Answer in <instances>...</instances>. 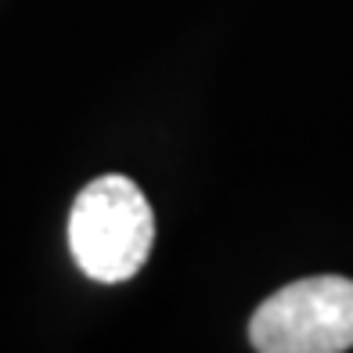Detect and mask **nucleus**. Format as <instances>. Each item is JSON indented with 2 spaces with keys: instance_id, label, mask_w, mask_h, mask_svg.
I'll use <instances>...</instances> for the list:
<instances>
[{
  "instance_id": "obj_1",
  "label": "nucleus",
  "mask_w": 353,
  "mask_h": 353,
  "mask_svg": "<svg viewBox=\"0 0 353 353\" xmlns=\"http://www.w3.org/2000/svg\"><path fill=\"white\" fill-rule=\"evenodd\" d=\"M152 242V205L130 176L105 173L76 195L69 213V249L90 281H130L148 260Z\"/></svg>"
},
{
  "instance_id": "obj_2",
  "label": "nucleus",
  "mask_w": 353,
  "mask_h": 353,
  "mask_svg": "<svg viewBox=\"0 0 353 353\" xmlns=\"http://www.w3.org/2000/svg\"><path fill=\"white\" fill-rule=\"evenodd\" d=\"M260 353H343L353 346V281L339 274L299 278L278 288L249 321Z\"/></svg>"
}]
</instances>
